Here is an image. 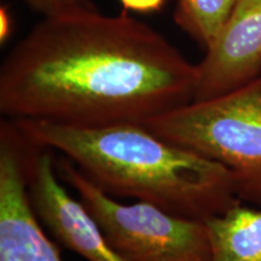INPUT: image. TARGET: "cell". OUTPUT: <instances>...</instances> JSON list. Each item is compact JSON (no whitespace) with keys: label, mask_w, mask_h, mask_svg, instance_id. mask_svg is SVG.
<instances>
[{"label":"cell","mask_w":261,"mask_h":261,"mask_svg":"<svg viewBox=\"0 0 261 261\" xmlns=\"http://www.w3.org/2000/svg\"><path fill=\"white\" fill-rule=\"evenodd\" d=\"M56 168L61 180L76 191L110 246L127 261H211L205 220L175 215L143 201L120 203L63 155Z\"/></svg>","instance_id":"cell-4"},{"label":"cell","mask_w":261,"mask_h":261,"mask_svg":"<svg viewBox=\"0 0 261 261\" xmlns=\"http://www.w3.org/2000/svg\"><path fill=\"white\" fill-rule=\"evenodd\" d=\"M197 64L149 24L90 2L46 16L0 67V113L74 127L139 122L194 102Z\"/></svg>","instance_id":"cell-1"},{"label":"cell","mask_w":261,"mask_h":261,"mask_svg":"<svg viewBox=\"0 0 261 261\" xmlns=\"http://www.w3.org/2000/svg\"><path fill=\"white\" fill-rule=\"evenodd\" d=\"M62 182L50 150L29 143L28 195L42 226L65 248L87 261H127L110 246L86 207L71 197Z\"/></svg>","instance_id":"cell-5"},{"label":"cell","mask_w":261,"mask_h":261,"mask_svg":"<svg viewBox=\"0 0 261 261\" xmlns=\"http://www.w3.org/2000/svg\"><path fill=\"white\" fill-rule=\"evenodd\" d=\"M143 125L167 142L219 163L232 175L241 202L261 208V76Z\"/></svg>","instance_id":"cell-3"},{"label":"cell","mask_w":261,"mask_h":261,"mask_svg":"<svg viewBox=\"0 0 261 261\" xmlns=\"http://www.w3.org/2000/svg\"><path fill=\"white\" fill-rule=\"evenodd\" d=\"M10 121L28 143L60 151L110 196L200 220L242 203L226 168L167 142L143 123L74 127L35 119Z\"/></svg>","instance_id":"cell-2"},{"label":"cell","mask_w":261,"mask_h":261,"mask_svg":"<svg viewBox=\"0 0 261 261\" xmlns=\"http://www.w3.org/2000/svg\"><path fill=\"white\" fill-rule=\"evenodd\" d=\"M236 0H177L174 21L207 50L226 23Z\"/></svg>","instance_id":"cell-9"},{"label":"cell","mask_w":261,"mask_h":261,"mask_svg":"<svg viewBox=\"0 0 261 261\" xmlns=\"http://www.w3.org/2000/svg\"><path fill=\"white\" fill-rule=\"evenodd\" d=\"M23 2L33 11L46 17V16L69 11L80 6L86 0H23Z\"/></svg>","instance_id":"cell-10"},{"label":"cell","mask_w":261,"mask_h":261,"mask_svg":"<svg viewBox=\"0 0 261 261\" xmlns=\"http://www.w3.org/2000/svg\"><path fill=\"white\" fill-rule=\"evenodd\" d=\"M12 16L10 14L8 6L0 8V41L5 42L12 33Z\"/></svg>","instance_id":"cell-12"},{"label":"cell","mask_w":261,"mask_h":261,"mask_svg":"<svg viewBox=\"0 0 261 261\" xmlns=\"http://www.w3.org/2000/svg\"><path fill=\"white\" fill-rule=\"evenodd\" d=\"M197 69L195 100L230 93L261 76V0H236Z\"/></svg>","instance_id":"cell-7"},{"label":"cell","mask_w":261,"mask_h":261,"mask_svg":"<svg viewBox=\"0 0 261 261\" xmlns=\"http://www.w3.org/2000/svg\"><path fill=\"white\" fill-rule=\"evenodd\" d=\"M126 10L137 12H152L162 8L165 0H120Z\"/></svg>","instance_id":"cell-11"},{"label":"cell","mask_w":261,"mask_h":261,"mask_svg":"<svg viewBox=\"0 0 261 261\" xmlns=\"http://www.w3.org/2000/svg\"><path fill=\"white\" fill-rule=\"evenodd\" d=\"M29 144L9 119L0 122V261H62L33 211Z\"/></svg>","instance_id":"cell-6"},{"label":"cell","mask_w":261,"mask_h":261,"mask_svg":"<svg viewBox=\"0 0 261 261\" xmlns=\"http://www.w3.org/2000/svg\"><path fill=\"white\" fill-rule=\"evenodd\" d=\"M205 224L211 261H261V208L240 203Z\"/></svg>","instance_id":"cell-8"}]
</instances>
